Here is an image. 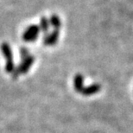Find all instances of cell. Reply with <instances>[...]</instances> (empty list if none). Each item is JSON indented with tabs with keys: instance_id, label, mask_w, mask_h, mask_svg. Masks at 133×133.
<instances>
[{
	"instance_id": "6da1fadb",
	"label": "cell",
	"mask_w": 133,
	"mask_h": 133,
	"mask_svg": "<svg viewBox=\"0 0 133 133\" xmlns=\"http://www.w3.org/2000/svg\"><path fill=\"white\" fill-rule=\"evenodd\" d=\"M35 61H36V58L33 55H30L29 56H27L25 59L22 60V62L19 65H18L17 68H15L14 71L12 72V79H17L18 76L21 75V74H24L26 73H28L30 68H31V66L34 64Z\"/></svg>"
},
{
	"instance_id": "7a4b0ae2",
	"label": "cell",
	"mask_w": 133,
	"mask_h": 133,
	"mask_svg": "<svg viewBox=\"0 0 133 133\" xmlns=\"http://www.w3.org/2000/svg\"><path fill=\"white\" fill-rule=\"evenodd\" d=\"M1 50L4 55V57L6 60V64H5V72L8 74H12V72L15 69L14 60H13V55L10 46L7 42H4L1 45Z\"/></svg>"
},
{
	"instance_id": "3957f363",
	"label": "cell",
	"mask_w": 133,
	"mask_h": 133,
	"mask_svg": "<svg viewBox=\"0 0 133 133\" xmlns=\"http://www.w3.org/2000/svg\"><path fill=\"white\" fill-rule=\"evenodd\" d=\"M39 33H40V28L38 25L33 24L29 26L23 34V41L27 42H33L35 41H36V39L38 38Z\"/></svg>"
},
{
	"instance_id": "277c9868",
	"label": "cell",
	"mask_w": 133,
	"mask_h": 133,
	"mask_svg": "<svg viewBox=\"0 0 133 133\" xmlns=\"http://www.w3.org/2000/svg\"><path fill=\"white\" fill-rule=\"evenodd\" d=\"M59 39V30H54L51 33H48L43 36V44L45 46L55 45Z\"/></svg>"
},
{
	"instance_id": "5b68a950",
	"label": "cell",
	"mask_w": 133,
	"mask_h": 133,
	"mask_svg": "<svg viewBox=\"0 0 133 133\" xmlns=\"http://www.w3.org/2000/svg\"><path fill=\"white\" fill-rule=\"evenodd\" d=\"M84 77L81 74H76L74 79V87L77 92H81L84 89Z\"/></svg>"
},
{
	"instance_id": "8992f818",
	"label": "cell",
	"mask_w": 133,
	"mask_h": 133,
	"mask_svg": "<svg viewBox=\"0 0 133 133\" xmlns=\"http://www.w3.org/2000/svg\"><path fill=\"white\" fill-rule=\"evenodd\" d=\"M100 89H101V87L99 84H92L87 87H84V89L82 90V92L81 94L85 95V96H89V95H92L94 94L99 92L100 91Z\"/></svg>"
},
{
	"instance_id": "52a82bcc",
	"label": "cell",
	"mask_w": 133,
	"mask_h": 133,
	"mask_svg": "<svg viewBox=\"0 0 133 133\" xmlns=\"http://www.w3.org/2000/svg\"><path fill=\"white\" fill-rule=\"evenodd\" d=\"M49 21L48 20L47 17H42L40 20V31L43 32L44 35H46L49 33Z\"/></svg>"
},
{
	"instance_id": "ba28073f",
	"label": "cell",
	"mask_w": 133,
	"mask_h": 133,
	"mask_svg": "<svg viewBox=\"0 0 133 133\" xmlns=\"http://www.w3.org/2000/svg\"><path fill=\"white\" fill-rule=\"evenodd\" d=\"M49 24H51L55 30H59L62 27V22H61L59 17L57 15H52L49 19Z\"/></svg>"
},
{
	"instance_id": "9c48e42d",
	"label": "cell",
	"mask_w": 133,
	"mask_h": 133,
	"mask_svg": "<svg viewBox=\"0 0 133 133\" xmlns=\"http://www.w3.org/2000/svg\"><path fill=\"white\" fill-rule=\"evenodd\" d=\"M19 54H20V56H21V59L23 60L25 59L26 57L29 56L30 55V53H29V50L28 49H26V48H21L20 50H19Z\"/></svg>"
}]
</instances>
